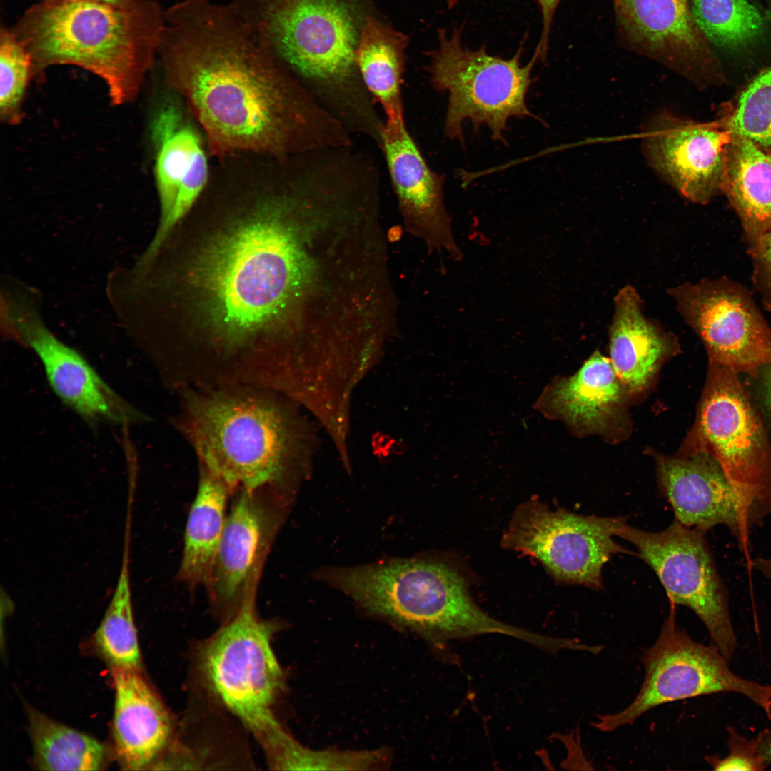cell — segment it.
I'll return each mask as SVG.
<instances>
[{
    "instance_id": "cell-37",
    "label": "cell",
    "mask_w": 771,
    "mask_h": 771,
    "mask_svg": "<svg viewBox=\"0 0 771 771\" xmlns=\"http://www.w3.org/2000/svg\"><path fill=\"white\" fill-rule=\"evenodd\" d=\"M748 565L771 581V557L754 558Z\"/></svg>"
},
{
    "instance_id": "cell-31",
    "label": "cell",
    "mask_w": 771,
    "mask_h": 771,
    "mask_svg": "<svg viewBox=\"0 0 771 771\" xmlns=\"http://www.w3.org/2000/svg\"><path fill=\"white\" fill-rule=\"evenodd\" d=\"M31 59L11 29L0 32V116L10 124L22 119L21 106L30 76Z\"/></svg>"
},
{
    "instance_id": "cell-17",
    "label": "cell",
    "mask_w": 771,
    "mask_h": 771,
    "mask_svg": "<svg viewBox=\"0 0 771 771\" xmlns=\"http://www.w3.org/2000/svg\"><path fill=\"white\" fill-rule=\"evenodd\" d=\"M7 314L19 338L41 361L57 397L86 421L129 425L147 416L118 395L76 350L44 324L33 307L11 302Z\"/></svg>"
},
{
    "instance_id": "cell-9",
    "label": "cell",
    "mask_w": 771,
    "mask_h": 771,
    "mask_svg": "<svg viewBox=\"0 0 771 771\" xmlns=\"http://www.w3.org/2000/svg\"><path fill=\"white\" fill-rule=\"evenodd\" d=\"M256 597L206 641L200 664L212 691L261 740L281 727L273 707L283 675L271 643L276 626L258 617Z\"/></svg>"
},
{
    "instance_id": "cell-18",
    "label": "cell",
    "mask_w": 771,
    "mask_h": 771,
    "mask_svg": "<svg viewBox=\"0 0 771 771\" xmlns=\"http://www.w3.org/2000/svg\"><path fill=\"white\" fill-rule=\"evenodd\" d=\"M378 144L406 231L430 250L460 259L443 200L445 176L428 165L405 120L383 121Z\"/></svg>"
},
{
    "instance_id": "cell-38",
    "label": "cell",
    "mask_w": 771,
    "mask_h": 771,
    "mask_svg": "<svg viewBox=\"0 0 771 771\" xmlns=\"http://www.w3.org/2000/svg\"><path fill=\"white\" fill-rule=\"evenodd\" d=\"M763 394L765 404L771 413V363L762 369Z\"/></svg>"
},
{
    "instance_id": "cell-1",
    "label": "cell",
    "mask_w": 771,
    "mask_h": 771,
    "mask_svg": "<svg viewBox=\"0 0 771 771\" xmlns=\"http://www.w3.org/2000/svg\"><path fill=\"white\" fill-rule=\"evenodd\" d=\"M232 228L193 272L210 318L209 348L196 366L206 381L263 383L261 340L273 377L266 336L327 343L366 321L378 282L374 248L335 185L301 172Z\"/></svg>"
},
{
    "instance_id": "cell-26",
    "label": "cell",
    "mask_w": 771,
    "mask_h": 771,
    "mask_svg": "<svg viewBox=\"0 0 771 771\" xmlns=\"http://www.w3.org/2000/svg\"><path fill=\"white\" fill-rule=\"evenodd\" d=\"M405 39L373 18L363 23L355 50L361 81L387 120H405L401 95Z\"/></svg>"
},
{
    "instance_id": "cell-23",
    "label": "cell",
    "mask_w": 771,
    "mask_h": 771,
    "mask_svg": "<svg viewBox=\"0 0 771 771\" xmlns=\"http://www.w3.org/2000/svg\"><path fill=\"white\" fill-rule=\"evenodd\" d=\"M618 379L610 360L596 351L573 376L549 384L535 407L570 425H600L619 401Z\"/></svg>"
},
{
    "instance_id": "cell-27",
    "label": "cell",
    "mask_w": 771,
    "mask_h": 771,
    "mask_svg": "<svg viewBox=\"0 0 771 771\" xmlns=\"http://www.w3.org/2000/svg\"><path fill=\"white\" fill-rule=\"evenodd\" d=\"M34 764L41 770H97L106 751L95 738L28 710Z\"/></svg>"
},
{
    "instance_id": "cell-12",
    "label": "cell",
    "mask_w": 771,
    "mask_h": 771,
    "mask_svg": "<svg viewBox=\"0 0 771 771\" xmlns=\"http://www.w3.org/2000/svg\"><path fill=\"white\" fill-rule=\"evenodd\" d=\"M619 518L552 510L532 498L515 510L500 543L537 559L558 583L600 589L604 565L613 555L631 553L613 539Z\"/></svg>"
},
{
    "instance_id": "cell-2",
    "label": "cell",
    "mask_w": 771,
    "mask_h": 771,
    "mask_svg": "<svg viewBox=\"0 0 771 771\" xmlns=\"http://www.w3.org/2000/svg\"><path fill=\"white\" fill-rule=\"evenodd\" d=\"M158 54L216 156L248 153L283 162L348 142L344 124L231 3L181 0L166 9Z\"/></svg>"
},
{
    "instance_id": "cell-16",
    "label": "cell",
    "mask_w": 771,
    "mask_h": 771,
    "mask_svg": "<svg viewBox=\"0 0 771 771\" xmlns=\"http://www.w3.org/2000/svg\"><path fill=\"white\" fill-rule=\"evenodd\" d=\"M619 31L630 47L697 86L726 81L712 46L687 0H612Z\"/></svg>"
},
{
    "instance_id": "cell-32",
    "label": "cell",
    "mask_w": 771,
    "mask_h": 771,
    "mask_svg": "<svg viewBox=\"0 0 771 771\" xmlns=\"http://www.w3.org/2000/svg\"><path fill=\"white\" fill-rule=\"evenodd\" d=\"M383 754L378 751H314L290 737L276 753L272 767L275 770H371L381 765Z\"/></svg>"
},
{
    "instance_id": "cell-11",
    "label": "cell",
    "mask_w": 771,
    "mask_h": 771,
    "mask_svg": "<svg viewBox=\"0 0 771 771\" xmlns=\"http://www.w3.org/2000/svg\"><path fill=\"white\" fill-rule=\"evenodd\" d=\"M701 530L677 520L665 530L651 532L630 526L620 517L614 535L633 545L638 556L654 570L670 603L687 607L707 628L711 644L731 662L737 639L726 588Z\"/></svg>"
},
{
    "instance_id": "cell-34",
    "label": "cell",
    "mask_w": 771,
    "mask_h": 771,
    "mask_svg": "<svg viewBox=\"0 0 771 771\" xmlns=\"http://www.w3.org/2000/svg\"><path fill=\"white\" fill-rule=\"evenodd\" d=\"M752 261V282L763 306L771 311V231L747 242Z\"/></svg>"
},
{
    "instance_id": "cell-15",
    "label": "cell",
    "mask_w": 771,
    "mask_h": 771,
    "mask_svg": "<svg viewBox=\"0 0 771 771\" xmlns=\"http://www.w3.org/2000/svg\"><path fill=\"white\" fill-rule=\"evenodd\" d=\"M731 136L720 116L701 122L663 110L645 127L642 151L652 168L680 194L705 204L722 193Z\"/></svg>"
},
{
    "instance_id": "cell-8",
    "label": "cell",
    "mask_w": 771,
    "mask_h": 771,
    "mask_svg": "<svg viewBox=\"0 0 771 771\" xmlns=\"http://www.w3.org/2000/svg\"><path fill=\"white\" fill-rule=\"evenodd\" d=\"M670 603L657 640L642 656L645 677L635 697L618 712L597 715L591 725L613 732L661 705L719 692L745 696L771 720V685L740 677L713 645L700 643L680 630L675 605Z\"/></svg>"
},
{
    "instance_id": "cell-14",
    "label": "cell",
    "mask_w": 771,
    "mask_h": 771,
    "mask_svg": "<svg viewBox=\"0 0 771 771\" xmlns=\"http://www.w3.org/2000/svg\"><path fill=\"white\" fill-rule=\"evenodd\" d=\"M233 496L206 586L213 610L224 621L256 595L264 563L291 500L267 488L238 490Z\"/></svg>"
},
{
    "instance_id": "cell-21",
    "label": "cell",
    "mask_w": 771,
    "mask_h": 771,
    "mask_svg": "<svg viewBox=\"0 0 771 771\" xmlns=\"http://www.w3.org/2000/svg\"><path fill=\"white\" fill-rule=\"evenodd\" d=\"M112 676L116 756L122 769L143 770L153 765L168 746L171 717L141 669L112 668Z\"/></svg>"
},
{
    "instance_id": "cell-39",
    "label": "cell",
    "mask_w": 771,
    "mask_h": 771,
    "mask_svg": "<svg viewBox=\"0 0 771 771\" xmlns=\"http://www.w3.org/2000/svg\"><path fill=\"white\" fill-rule=\"evenodd\" d=\"M79 1H101V2H104V3L111 4H114V5H118V6H127V5L133 4L136 0H42L41 1L48 2V3H61V2Z\"/></svg>"
},
{
    "instance_id": "cell-24",
    "label": "cell",
    "mask_w": 771,
    "mask_h": 771,
    "mask_svg": "<svg viewBox=\"0 0 771 771\" xmlns=\"http://www.w3.org/2000/svg\"><path fill=\"white\" fill-rule=\"evenodd\" d=\"M722 193L740 221L746 242L771 231V153L732 133Z\"/></svg>"
},
{
    "instance_id": "cell-29",
    "label": "cell",
    "mask_w": 771,
    "mask_h": 771,
    "mask_svg": "<svg viewBox=\"0 0 771 771\" xmlns=\"http://www.w3.org/2000/svg\"><path fill=\"white\" fill-rule=\"evenodd\" d=\"M699 27L712 46L737 50L763 31L765 20L747 0H687Z\"/></svg>"
},
{
    "instance_id": "cell-4",
    "label": "cell",
    "mask_w": 771,
    "mask_h": 771,
    "mask_svg": "<svg viewBox=\"0 0 771 771\" xmlns=\"http://www.w3.org/2000/svg\"><path fill=\"white\" fill-rule=\"evenodd\" d=\"M165 26L154 0L127 6L101 1H41L11 29L29 54L32 75L74 65L103 79L114 105L132 100L153 65Z\"/></svg>"
},
{
    "instance_id": "cell-36",
    "label": "cell",
    "mask_w": 771,
    "mask_h": 771,
    "mask_svg": "<svg viewBox=\"0 0 771 771\" xmlns=\"http://www.w3.org/2000/svg\"><path fill=\"white\" fill-rule=\"evenodd\" d=\"M758 750L766 764H771V727L762 730L756 737Z\"/></svg>"
},
{
    "instance_id": "cell-30",
    "label": "cell",
    "mask_w": 771,
    "mask_h": 771,
    "mask_svg": "<svg viewBox=\"0 0 771 771\" xmlns=\"http://www.w3.org/2000/svg\"><path fill=\"white\" fill-rule=\"evenodd\" d=\"M720 116L732 133L771 153V66L752 77Z\"/></svg>"
},
{
    "instance_id": "cell-35",
    "label": "cell",
    "mask_w": 771,
    "mask_h": 771,
    "mask_svg": "<svg viewBox=\"0 0 771 771\" xmlns=\"http://www.w3.org/2000/svg\"><path fill=\"white\" fill-rule=\"evenodd\" d=\"M460 0H446L449 8L452 9ZM540 6L542 14V31L538 44L535 52L539 56V59L544 61L548 56L549 49L550 34L553 17L556 9L561 0H536Z\"/></svg>"
},
{
    "instance_id": "cell-25",
    "label": "cell",
    "mask_w": 771,
    "mask_h": 771,
    "mask_svg": "<svg viewBox=\"0 0 771 771\" xmlns=\"http://www.w3.org/2000/svg\"><path fill=\"white\" fill-rule=\"evenodd\" d=\"M233 493L228 484L199 465L197 493L185 530L178 573L189 588L208 585L226 520L227 503Z\"/></svg>"
},
{
    "instance_id": "cell-28",
    "label": "cell",
    "mask_w": 771,
    "mask_h": 771,
    "mask_svg": "<svg viewBox=\"0 0 771 771\" xmlns=\"http://www.w3.org/2000/svg\"><path fill=\"white\" fill-rule=\"evenodd\" d=\"M130 526H126L122 560L111 600L94 636L111 668L141 669L129 578Z\"/></svg>"
},
{
    "instance_id": "cell-20",
    "label": "cell",
    "mask_w": 771,
    "mask_h": 771,
    "mask_svg": "<svg viewBox=\"0 0 771 771\" xmlns=\"http://www.w3.org/2000/svg\"><path fill=\"white\" fill-rule=\"evenodd\" d=\"M658 477L675 520L704 532L725 525L750 563L751 532L734 489L709 452L687 458L662 459Z\"/></svg>"
},
{
    "instance_id": "cell-19",
    "label": "cell",
    "mask_w": 771,
    "mask_h": 771,
    "mask_svg": "<svg viewBox=\"0 0 771 771\" xmlns=\"http://www.w3.org/2000/svg\"><path fill=\"white\" fill-rule=\"evenodd\" d=\"M177 97L161 106L152 124L156 151L154 173L161 206V223L151 242L155 248L161 246L190 210L208 177L201 138Z\"/></svg>"
},
{
    "instance_id": "cell-5",
    "label": "cell",
    "mask_w": 771,
    "mask_h": 771,
    "mask_svg": "<svg viewBox=\"0 0 771 771\" xmlns=\"http://www.w3.org/2000/svg\"><path fill=\"white\" fill-rule=\"evenodd\" d=\"M317 577L362 608L408 628L438 645L499 633L535 644L537 633L488 615L472 598L469 583L440 557L392 559L349 568H326Z\"/></svg>"
},
{
    "instance_id": "cell-10",
    "label": "cell",
    "mask_w": 771,
    "mask_h": 771,
    "mask_svg": "<svg viewBox=\"0 0 771 771\" xmlns=\"http://www.w3.org/2000/svg\"><path fill=\"white\" fill-rule=\"evenodd\" d=\"M714 367L700 428L740 501L750 532L771 515V441L737 373Z\"/></svg>"
},
{
    "instance_id": "cell-22",
    "label": "cell",
    "mask_w": 771,
    "mask_h": 771,
    "mask_svg": "<svg viewBox=\"0 0 771 771\" xmlns=\"http://www.w3.org/2000/svg\"><path fill=\"white\" fill-rule=\"evenodd\" d=\"M642 303L630 285L621 288L613 298L610 362L618 379L631 391L644 387L671 345L657 323L644 315Z\"/></svg>"
},
{
    "instance_id": "cell-33",
    "label": "cell",
    "mask_w": 771,
    "mask_h": 771,
    "mask_svg": "<svg viewBox=\"0 0 771 771\" xmlns=\"http://www.w3.org/2000/svg\"><path fill=\"white\" fill-rule=\"evenodd\" d=\"M728 748L727 755L706 756L705 760L715 770L718 771H760L767 765L758 750L756 738H748L740 734L732 727L727 728Z\"/></svg>"
},
{
    "instance_id": "cell-3",
    "label": "cell",
    "mask_w": 771,
    "mask_h": 771,
    "mask_svg": "<svg viewBox=\"0 0 771 771\" xmlns=\"http://www.w3.org/2000/svg\"><path fill=\"white\" fill-rule=\"evenodd\" d=\"M174 428L200 466L234 493L271 488L292 498L299 450L298 425L282 394L248 385L187 388Z\"/></svg>"
},
{
    "instance_id": "cell-13",
    "label": "cell",
    "mask_w": 771,
    "mask_h": 771,
    "mask_svg": "<svg viewBox=\"0 0 771 771\" xmlns=\"http://www.w3.org/2000/svg\"><path fill=\"white\" fill-rule=\"evenodd\" d=\"M713 364L756 376L771 363V328L749 291L727 277L668 290Z\"/></svg>"
},
{
    "instance_id": "cell-6",
    "label": "cell",
    "mask_w": 771,
    "mask_h": 771,
    "mask_svg": "<svg viewBox=\"0 0 771 771\" xmlns=\"http://www.w3.org/2000/svg\"><path fill=\"white\" fill-rule=\"evenodd\" d=\"M258 38L348 124L374 113L355 61L362 24L346 0H232Z\"/></svg>"
},
{
    "instance_id": "cell-7",
    "label": "cell",
    "mask_w": 771,
    "mask_h": 771,
    "mask_svg": "<svg viewBox=\"0 0 771 771\" xmlns=\"http://www.w3.org/2000/svg\"><path fill=\"white\" fill-rule=\"evenodd\" d=\"M461 34L462 28H454L450 34L439 30V45L432 52L429 66L433 87L448 93L445 136L463 145V124L468 120L474 132L485 125L493 140L507 145L504 132L510 118L542 121L526 104L538 55L534 52L530 61L521 65L523 43L514 56L504 59L489 54L484 45L477 50L467 48Z\"/></svg>"
}]
</instances>
